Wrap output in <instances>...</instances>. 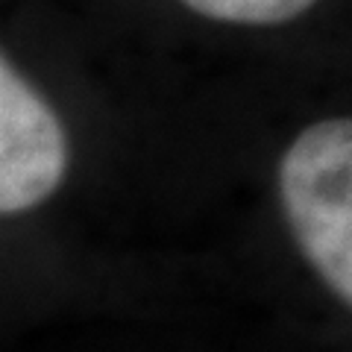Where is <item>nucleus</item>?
Instances as JSON below:
<instances>
[{
    "label": "nucleus",
    "instance_id": "2",
    "mask_svg": "<svg viewBox=\"0 0 352 352\" xmlns=\"http://www.w3.org/2000/svg\"><path fill=\"white\" fill-rule=\"evenodd\" d=\"M68 135L59 115L18 65L0 59V212H36L68 176Z\"/></svg>",
    "mask_w": 352,
    "mask_h": 352
},
{
    "label": "nucleus",
    "instance_id": "1",
    "mask_svg": "<svg viewBox=\"0 0 352 352\" xmlns=\"http://www.w3.org/2000/svg\"><path fill=\"white\" fill-rule=\"evenodd\" d=\"M276 191L305 267L352 311V118L308 124L282 153Z\"/></svg>",
    "mask_w": 352,
    "mask_h": 352
},
{
    "label": "nucleus",
    "instance_id": "3",
    "mask_svg": "<svg viewBox=\"0 0 352 352\" xmlns=\"http://www.w3.org/2000/svg\"><path fill=\"white\" fill-rule=\"evenodd\" d=\"M194 12L214 21H229V24H285L296 15H302L314 0H182Z\"/></svg>",
    "mask_w": 352,
    "mask_h": 352
}]
</instances>
